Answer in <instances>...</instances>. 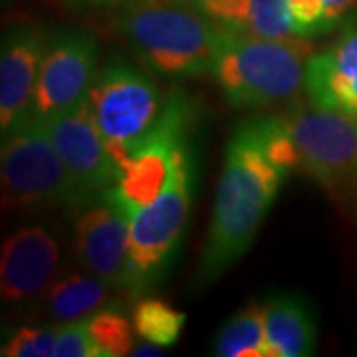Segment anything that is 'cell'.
<instances>
[{"mask_svg":"<svg viewBox=\"0 0 357 357\" xmlns=\"http://www.w3.org/2000/svg\"><path fill=\"white\" fill-rule=\"evenodd\" d=\"M284 181L256 137L252 119L243 121L227 143L199 260V286L217 282L248 252Z\"/></svg>","mask_w":357,"mask_h":357,"instance_id":"cell-1","label":"cell"},{"mask_svg":"<svg viewBox=\"0 0 357 357\" xmlns=\"http://www.w3.org/2000/svg\"><path fill=\"white\" fill-rule=\"evenodd\" d=\"M114 24L141 64L169 79L211 76L225 30L185 0H135Z\"/></svg>","mask_w":357,"mask_h":357,"instance_id":"cell-2","label":"cell"},{"mask_svg":"<svg viewBox=\"0 0 357 357\" xmlns=\"http://www.w3.org/2000/svg\"><path fill=\"white\" fill-rule=\"evenodd\" d=\"M197 189L192 137L178 145L163 189L151 203L129 215L126 292L139 300L159 288L177 262Z\"/></svg>","mask_w":357,"mask_h":357,"instance_id":"cell-3","label":"cell"},{"mask_svg":"<svg viewBox=\"0 0 357 357\" xmlns=\"http://www.w3.org/2000/svg\"><path fill=\"white\" fill-rule=\"evenodd\" d=\"M304 44L222 30L211 76L234 109H264L290 102L306 79Z\"/></svg>","mask_w":357,"mask_h":357,"instance_id":"cell-4","label":"cell"},{"mask_svg":"<svg viewBox=\"0 0 357 357\" xmlns=\"http://www.w3.org/2000/svg\"><path fill=\"white\" fill-rule=\"evenodd\" d=\"M167 98L151 76L123 58H112L98 70L86 102L117 167L157 126Z\"/></svg>","mask_w":357,"mask_h":357,"instance_id":"cell-5","label":"cell"},{"mask_svg":"<svg viewBox=\"0 0 357 357\" xmlns=\"http://www.w3.org/2000/svg\"><path fill=\"white\" fill-rule=\"evenodd\" d=\"M2 197L20 211L72 208L76 191L46 123L30 115L2 135Z\"/></svg>","mask_w":357,"mask_h":357,"instance_id":"cell-6","label":"cell"},{"mask_svg":"<svg viewBox=\"0 0 357 357\" xmlns=\"http://www.w3.org/2000/svg\"><path fill=\"white\" fill-rule=\"evenodd\" d=\"M286 119L306 177L324 189H340L357 177L356 117L314 103H296Z\"/></svg>","mask_w":357,"mask_h":357,"instance_id":"cell-7","label":"cell"},{"mask_svg":"<svg viewBox=\"0 0 357 357\" xmlns=\"http://www.w3.org/2000/svg\"><path fill=\"white\" fill-rule=\"evenodd\" d=\"M100 46L88 30L66 28L48 36L32 115L42 121L86 102L98 74Z\"/></svg>","mask_w":357,"mask_h":357,"instance_id":"cell-8","label":"cell"},{"mask_svg":"<svg viewBox=\"0 0 357 357\" xmlns=\"http://www.w3.org/2000/svg\"><path fill=\"white\" fill-rule=\"evenodd\" d=\"M72 215L77 264L114 290H126L129 217L123 206L107 189L76 204Z\"/></svg>","mask_w":357,"mask_h":357,"instance_id":"cell-9","label":"cell"},{"mask_svg":"<svg viewBox=\"0 0 357 357\" xmlns=\"http://www.w3.org/2000/svg\"><path fill=\"white\" fill-rule=\"evenodd\" d=\"M60 244L42 225L14 230L2 244L0 292L2 302L18 312H28L44 302L56 282Z\"/></svg>","mask_w":357,"mask_h":357,"instance_id":"cell-10","label":"cell"},{"mask_svg":"<svg viewBox=\"0 0 357 357\" xmlns=\"http://www.w3.org/2000/svg\"><path fill=\"white\" fill-rule=\"evenodd\" d=\"M44 123L74 183V206L91 195L114 187L119 167L89 114L88 102H82L64 114L54 115Z\"/></svg>","mask_w":357,"mask_h":357,"instance_id":"cell-11","label":"cell"},{"mask_svg":"<svg viewBox=\"0 0 357 357\" xmlns=\"http://www.w3.org/2000/svg\"><path fill=\"white\" fill-rule=\"evenodd\" d=\"M48 36L36 26H13L0 46V133L32 115L40 64Z\"/></svg>","mask_w":357,"mask_h":357,"instance_id":"cell-12","label":"cell"},{"mask_svg":"<svg viewBox=\"0 0 357 357\" xmlns=\"http://www.w3.org/2000/svg\"><path fill=\"white\" fill-rule=\"evenodd\" d=\"M307 102L357 119V18L344 22L332 44L306 62Z\"/></svg>","mask_w":357,"mask_h":357,"instance_id":"cell-13","label":"cell"},{"mask_svg":"<svg viewBox=\"0 0 357 357\" xmlns=\"http://www.w3.org/2000/svg\"><path fill=\"white\" fill-rule=\"evenodd\" d=\"M270 357H307L318 340V319L312 304L296 292H274L266 302Z\"/></svg>","mask_w":357,"mask_h":357,"instance_id":"cell-14","label":"cell"},{"mask_svg":"<svg viewBox=\"0 0 357 357\" xmlns=\"http://www.w3.org/2000/svg\"><path fill=\"white\" fill-rule=\"evenodd\" d=\"M197 8L232 32L270 40H300L294 34L288 0H203Z\"/></svg>","mask_w":357,"mask_h":357,"instance_id":"cell-15","label":"cell"},{"mask_svg":"<svg viewBox=\"0 0 357 357\" xmlns=\"http://www.w3.org/2000/svg\"><path fill=\"white\" fill-rule=\"evenodd\" d=\"M112 286L89 272L66 274L52 284L44 298V312L56 326L88 319L109 304Z\"/></svg>","mask_w":357,"mask_h":357,"instance_id":"cell-16","label":"cell"},{"mask_svg":"<svg viewBox=\"0 0 357 357\" xmlns=\"http://www.w3.org/2000/svg\"><path fill=\"white\" fill-rule=\"evenodd\" d=\"M213 356L270 357L264 304H250L232 314L215 333Z\"/></svg>","mask_w":357,"mask_h":357,"instance_id":"cell-17","label":"cell"},{"mask_svg":"<svg viewBox=\"0 0 357 357\" xmlns=\"http://www.w3.org/2000/svg\"><path fill=\"white\" fill-rule=\"evenodd\" d=\"M131 321L137 337L145 342H153L161 347H169L178 340L187 324V316L181 310H175L163 300L151 298L147 294L137 300Z\"/></svg>","mask_w":357,"mask_h":357,"instance_id":"cell-18","label":"cell"},{"mask_svg":"<svg viewBox=\"0 0 357 357\" xmlns=\"http://www.w3.org/2000/svg\"><path fill=\"white\" fill-rule=\"evenodd\" d=\"M88 330L98 349V357L131 356L133 337L137 333L133 321H129L119 307L107 304L93 316H89Z\"/></svg>","mask_w":357,"mask_h":357,"instance_id":"cell-19","label":"cell"},{"mask_svg":"<svg viewBox=\"0 0 357 357\" xmlns=\"http://www.w3.org/2000/svg\"><path fill=\"white\" fill-rule=\"evenodd\" d=\"M58 326H20L8 333L2 344L4 357H48L54 356Z\"/></svg>","mask_w":357,"mask_h":357,"instance_id":"cell-20","label":"cell"},{"mask_svg":"<svg viewBox=\"0 0 357 357\" xmlns=\"http://www.w3.org/2000/svg\"><path fill=\"white\" fill-rule=\"evenodd\" d=\"M288 13L296 38H316L328 34L324 0H288Z\"/></svg>","mask_w":357,"mask_h":357,"instance_id":"cell-21","label":"cell"},{"mask_svg":"<svg viewBox=\"0 0 357 357\" xmlns=\"http://www.w3.org/2000/svg\"><path fill=\"white\" fill-rule=\"evenodd\" d=\"M56 357H98V349L88 330V319H77L58 326L54 347Z\"/></svg>","mask_w":357,"mask_h":357,"instance_id":"cell-22","label":"cell"},{"mask_svg":"<svg viewBox=\"0 0 357 357\" xmlns=\"http://www.w3.org/2000/svg\"><path fill=\"white\" fill-rule=\"evenodd\" d=\"M356 0H324V8H326V28L328 32H332L333 28L345 22V16L351 10Z\"/></svg>","mask_w":357,"mask_h":357,"instance_id":"cell-23","label":"cell"},{"mask_svg":"<svg viewBox=\"0 0 357 357\" xmlns=\"http://www.w3.org/2000/svg\"><path fill=\"white\" fill-rule=\"evenodd\" d=\"M74 6H86V8H105V10H119L135 0H66Z\"/></svg>","mask_w":357,"mask_h":357,"instance_id":"cell-24","label":"cell"},{"mask_svg":"<svg viewBox=\"0 0 357 357\" xmlns=\"http://www.w3.org/2000/svg\"><path fill=\"white\" fill-rule=\"evenodd\" d=\"M131 356H165V347L153 344V342H145V340H143V344L141 345H133Z\"/></svg>","mask_w":357,"mask_h":357,"instance_id":"cell-25","label":"cell"},{"mask_svg":"<svg viewBox=\"0 0 357 357\" xmlns=\"http://www.w3.org/2000/svg\"><path fill=\"white\" fill-rule=\"evenodd\" d=\"M185 2H189V4H192V6H197L199 2H203V0H185Z\"/></svg>","mask_w":357,"mask_h":357,"instance_id":"cell-26","label":"cell"}]
</instances>
